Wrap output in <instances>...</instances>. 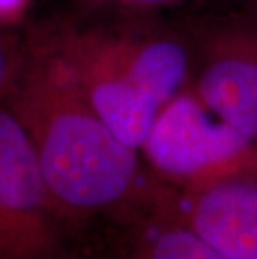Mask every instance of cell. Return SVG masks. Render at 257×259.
<instances>
[{"label":"cell","mask_w":257,"mask_h":259,"mask_svg":"<svg viewBox=\"0 0 257 259\" xmlns=\"http://www.w3.org/2000/svg\"><path fill=\"white\" fill-rule=\"evenodd\" d=\"M4 104L69 224L102 214L129 221L154 199L161 183L92 107L45 24L27 34L24 64Z\"/></svg>","instance_id":"1"},{"label":"cell","mask_w":257,"mask_h":259,"mask_svg":"<svg viewBox=\"0 0 257 259\" xmlns=\"http://www.w3.org/2000/svg\"><path fill=\"white\" fill-rule=\"evenodd\" d=\"M45 25L92 107L140 152L161 112L192 84L185 27L159 15H79Z\"/></svg>","instance_id":"2"},{"label":"cell","mask_w":257,"mask_h":259,"mask_svg":"<svg viewBox=\"0 0 257 259\" xmlns=\"http://www.w3.org/2000/svg\"><path fill=\"white\" fill-rule=\"evenodd\" d=\"M140 156L157 181L177 192L257 174V141L219 119L192 87L161 112Z\"/></svg>","instance_id":"3"},{"label":"cell","mask_w":257,"mask_h":259,"mask_svg":"<svg viewBox=\"0 0 257 259\" xmlns=\"http://www.w3.org/2000/svg\"><path fill=\"white\" fill-rule=\"evenodd\" d=\"M69 226L25 131L0 102V259H72Z\"/></svg>","instance_id":"4"},{"label":"cell","mask_w":257,"mask_h":259,"mask_svg":"<svg viewBox=\"0 0 257 259\" xmlns=\"http://www.w3.org/2000/svg\"><path fill=\"white\" fill-rule=\"evenodd\" d=\"M194 51L192 91L219 119L257 141V14L185 24Z\"/></svg>","instance_id":"5"},{"label":"cell","mask_w":257,"mask_h":259,"mask_svg":"<svg viewBox=\"0 0 257 259\" xmlns=\"http://www.w3.org/2000/svg\"><path fill=\"white\" fill-rule=\"evenodd\" d=\"M161 204L229 259H257V174L205 189L177 192L162 186Z\"/></svg>","instance_id":"6"},{"label":"cell","mask_w":257,"mask_h":259,"mask_svg":"<svg viewBox=\"0 0 257 259\" xmlns=\"http://www.w3.org/2000/svg\"><path fill=\"white\" fill-rule=\"evenodd\" d=\"M161 189L149 206L129 219L139 226L129 259H229L162 206Z\"/></svg>","instance_id":"7"},{"label":"cell","mask_w":257,"mask_h":259,"mask_svg":"<svg viewBox=\"0 0 257 259\" xmlns=\"http://www.w3.org/2000/svg\"><path fill=\"white\" fill-rule=\"evenodd\" d=\"M82 17L111 15H159L187 0H74Z\"/></svg>","instance_id":"8"},{"label":"cell","mask_w":257,"mask_h":259,"mask_svg":"<svg viewBox=\"0 0 257 259\" xmlns=\"http://www.w3.org/2000/svg\"><path fill=\"white\" fill-rule=\"evenodd\" d=\"M27 52V35L0 30V102L7 97L22 69Z\"/></svg>","instance_id":"9"},{"label":"cell","mask_w":257,"mask_h":259,"mask_svg":"<svg viewBox=\"0 0 257 259\" xmlns=\"http://www.w3.org/2000/svg\"><path fill=\"white\" fill-rule=\"evenodd\" d=\"M34 0H0V30H10L24 22Z\"/></svg>","instance_id":"10"},{"label":"cell","mask_w":257,"mask_h":259,"mask_svg":"<svg viewBox=\"0 0 257 259\" xmlns=\"http://www.w3.org/2000/svg\"><path fill=\"white\" fill-rule=\"evenodd\" d=\"M249 2H250V10L257 14V0H249Z\"/></svg>","instance_id":"11"},{"label":"cell","mask_w":257,"mask_h":259,"mask_svg":"<svg viewBox=\"0 0 257 259\" xmlns=\"http://www.w3.org/2000/svg\"><path fill=\"white\" fill-rule=\"evenodd\" d=\"M72 259H77V257H72Z\"/></svg>","instance_id":"12"}]
</instances>
